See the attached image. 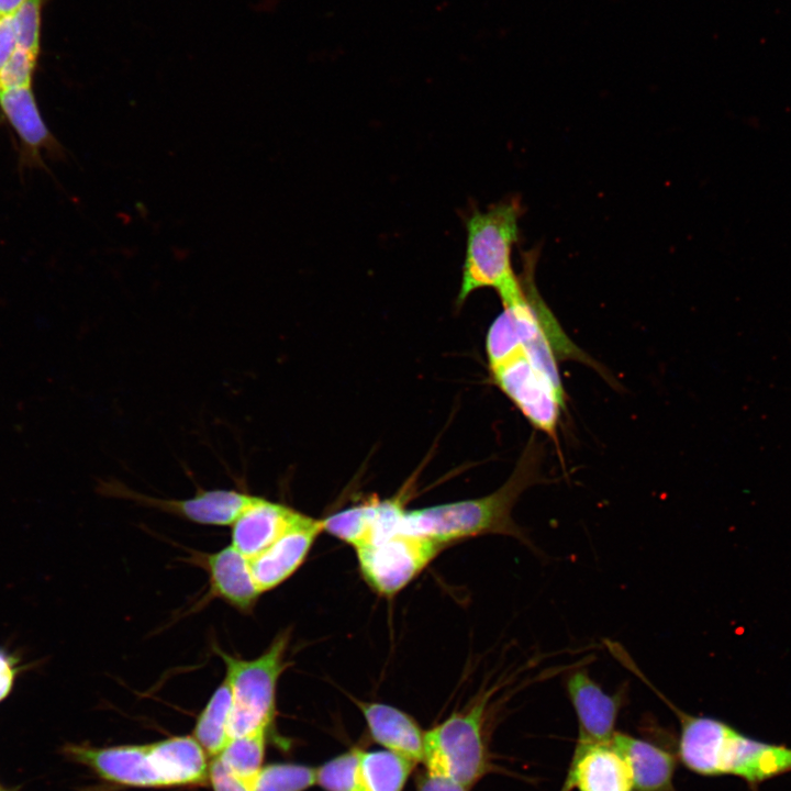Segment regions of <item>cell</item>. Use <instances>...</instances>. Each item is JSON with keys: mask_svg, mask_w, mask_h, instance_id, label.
I'll return each instance as SVG.
<instances>
[{"mask_svg": "<svg viewBox=\"0 0 791 791\" xmlns=\"http://www.w3.org/2000/svg\"><path fill=\"white\" fill-rule=\"evenodd\" d=\"M360 754L352 748L316 768V783L325 791H358Z\"/></svg>", "mask_w": 791, "mask_h": 791, "instance_id": "22", "label": "cell"}, {"mask_svg": "<svg viewBox=\"0 0 791 791\" xmlns=\"http://www.w3.org/2000/svg\"><path fill=\"white\" fill-rule=\"evenodd\" d=\"M22 669L19 659L0 646V703L12 692L15 679Z\"/></svg>", "mask_w": 791, "mask_h": 791, "instance_id": "26", "label": "cell"}, {"mask_svg": "<svg viewBox=\"0 0 791 791\" xmlns=\"http://www.w3.org/2000/svg\"><path fill=\"white\" fill-rule=\"evenodd\" d=\"M104 490L197 524L214 526H231L257 497L234 489H212L181 500L160 499L140 494L120 483H105Z\"/></svg>", "mask_w": 791, "mask_h": 791, "instance_id": "9", "label": "cell"}, {"mask_svg": "<svg viewBox=\"0 0 791 791\" xmlns=\"http://www.w3.org/2000/svg\"><path fill=\"white\" fill-rule=\"evenodd\" d=\"M205 570L209 592L241 613L253 612L259 597L249 559L232 545L215 553H194L188 559Z\"/></svg>", "mask_w": 791, "mask_h": 791, "instance_id": "13", "label": "cell"}, {"mask_svg": "<svg viewBox=\"0 0 791 791\" xmlns=\"http://www.w3.org/2000/svg\"><path fill=\"white\" fill-rule=\"evenodd\" d=\"M289 630L275 636L263 654L253 659L215 653L225 665V680L232 693L230 738L257 729H268L276 715L278 680L289 666L286 661Z\"/></svg>", "mask_w": 791, "mask_h": 791, "instance_id": "6", "label": "cell"}, {"mask_svg": "<svg viewBox=\"0 0 791 791\" xmlns=\"http://www.w3.org/2000/svg\"><path fill=\"white\" fill-rule=\"evenodd\" d=\"M517 199L502 201L486 211L475 209L466 218V253L457 302L461 304L476 290L493 289L503 307L524 296L520 275L512 266V249L519 241Z\"/></svg>", "mask_w": 791, "mask_h": 791, "instance_id": "5", "label": "cell"}, {"mask_svg": "<svg viewBox=\"0 0 791 791\" xmlns=\"http://www.w3.org/2000/svg\"><path fill=\"white\" fill-rule=\"evenodd\" d=\"M536 255L524 254V296L503 307L486 339L491 378L530 424L557 443L566 394L558 360L590 359L564 332L535 283Z\"/></svg>", "mask_w": 791, "mask_h": 791, "instance_id": "1", "label": "cell"}, {"mask_svg": "<svg viewBox=\"0 0 791 791\" xmlns=\"http://www.w3.org/2000/svg\"><path fill=\"white\" fill-rule=\"evenodd\" d=\"M25 0H0V18L14 15Z\"/></svg>", "mask_w": 791, "mask_h": 791, "instance_id": "29", "label": "cell"}, {"mask_svg": "<svg viewBox=\"0 0 791 791\" xmlns=\"http://www.w3.org/2000/svg\"><path fill=\"white\" fill-rule=\"evenodd\" d=\"M42 0H25L14 13L13 22L18 47L37 54Z\"/></svg>", "mask_w": 791, "mask_h": 791, "instance_id": "23", "label": "cell"}, {"mask_svg": "<svg viewBox=\"0 0 791 791\" xmlns=\"http://www.w3.org/2000/svg\"><path fill=\"white\" fill-rule=\"evenodd\" d=\"M316 783V768L297 764H271L257 775L253 791H304Z\"/></svg>", "mask_w": 791, "mask_h": 791, "instance_id": "21", "label": "cell"}, {"mask_svg": "<svg viewBox=\"0 0 791 791\" xmlns=\"http://www.w3.org/2000/svg\"><path fill=\"white\" fill-rule=\"evenodd\" d=\"M356 703L376 743L414 764L423 761L424 733L411 715L385 703Z\"/></svg>", "mask_w": 791, "mask_h": 791, "instance_id": "15", "label": "cell"}, {"mask_svg": "<svg viewBox=\"0 0 791 791\" xmlns=\"http://www.w3.org/2000/svg\"><path fill=\"white\" fill-rule=\"evenodd\" d=\"M232 693L224 679L197 717L192 737L207 755L216 757L230 739Z\"/></svg>", "mask_w": 791, "mask_h": 791, "instance_id": "17", "label": "cell"}, {"mask_svg": "<svg viewBox=\"0 0 791 791\" xmlns=\"http://www.w3.org/2000/svg\"><path fill=\"white\" fill-rule=\"evenodd\" d=\"M210 783L213 791H253V788L231 773L216 758L209 766Z\"/></svg>", "mask_w": 791, "mask_h": 791, "instance_id": "25", "label": "cell"}, {"mask_svg": "<svg viewBox=\"0 0 791 791\" xmlns=\"http://www.w3.org/2000/svg\"><path fill=\"white\" fill-rule=\"evenodd\" d=\"M634 791L630 762L614 743L578 742L560 791Z\"/></svg>", "mask_w": 791, "mask_h": 791, "instance_id": "10", "label": "cell"}, {"mask_svg": "<svg viewBox=\"0 0 791 791\" xmlns=\"http://www.w3.org/2000/svg\"><path fill=\"white\" fill-rule=\"evenodd\" d=\"M645 681L670 708L679 721L676 756L689 771L703 777L733 776L750 791L771 779L791 772V747L759 740L724 720L684 712Z\"/></svg>", "mask_w": 791, "mask_h": 791, "instance_id": "2", "label": "cell"}, {"mask_svg": "<svg viewBox=\"0 0 791 791\" xmlns=\"http://www.w3.org/2000/svg\"><path fill=\"white\" fill-rule=\"evenodd\" d=\"M322 532V520L303 514L268 548L249 559L253 578L261 594L283 583L300 568Z\"/></svg>", "mask_w": 791, "mask_h": 791, "instance_id": "12", "label": "cell"}, {"mask_svg": "<svg viewBox=\"0 0 791 791\" xmlns=\"http://www.w3.org/2000/svg\"><path fill=\"white\" fill-rule=\"evenodd\" d=\"M417 791H468L449 778L426 770L419 782Z\"/></svg>", "mask_w": 791, "mask_h": 791, "instance_id": "28", "label": "cell"}, {"mask_svg": "<svg viewBox=\"0 0 791 791\" xmlns=\"http://www.w3.org/2000/svg\"><path fill=\"white\" fill-rule=\"evenodd\" d=\"M0 107L20 137L31 147L44 145L49 133L30 87L0 90Z\"/></svg>", "mask_w": 791, "mask_h": 791, "instance_id": "19", "label": "cell"}, {"mask_svg": "<svg viewBox=\"0 0 791 791\" xmlns=\"http://www.w3.org/2000/svg\"><path fill=\"white\" fill-rule=\"evenodd\" d=\"M0 791H14V790H10V789L4 788L3 786L0 784Z\"/></svg>", "mask_w": 791, "mask_h": 791, "instance_id": "30", "label": "cell"}, {"mask_svg": "<svg viewBox=\"0 0 791 791\" xmlns=\"http://www.w3.org/2000/svg\"><path fill=\"white\" fill-rule=\"evenodd\" d=\"M491 691L466 711L455 712L424 733L426 770L443 775L469 790L492 769L483 725Z\"/></svg>", "mask_w": 791, "mask_h": 791, "instance_id": "7", "label": "cell"}, {"mask_svg": "<svg viewBox=\"0 0 791 791\" xmlns=\"http://www.w3.org/2000/svg\"><path fill=\"white\" fill-rule=\"evenodd\" d=\"M442 547L424 536L398 532L355 550L367 583L379 594L391 597L410 583Z\"/></svg>", "mask_w": 791, "mask_h": 791, "instance_id": "8", "label": "cell"}, {"mask_svg": "<svg viewBox=\"0 0 791 791\" xmlns=\"http://www.w3.org/2000/svg\"><path fill=\"white\" fill-rule=\"evenodd\" d=\"M567 695L578 721V742H604L615 734V725L626 697L624 688L605 692L584 668L572 670L565 679Z\"/></svg>", "mask_w": 791, "mask_h": 791, "instance_id": "11", "label": "cell"}, {"mask_svg": "<svg viewBox=\"0 0 791 791\" xmlns=\"http://www.w3.org/2000/svg\"><path fill=\"white\" fill-rule=\"evenodd\" d=\"M18 47L13 15L0 18V71Z\"/></svg>", "mask_w": 791, "mask_h": 791, "instance_id": "27", "label": "cell"}, {"mask_svg": "<svg viewBox=\"0 0 791 791\" xmlns=\"http://www.w3.org/2000/svg\"><path fill=\"white\" fill-rule=\"evenodd\" d=\"M413 766L390 750H361L358 791H402Z\"/></svg>", "mask_w": 791, "mask_h": 791, "instance_id": "18", "label": "cell"}, {"mask_svg": "<svg viewBox=\"0 0 791 791\" xmlns=\"http://www.w3.org/2000/svg\"><path fill=\"white\" fill-rule=\"evenodd\" d=\"M302 515L282 503L256 497L231 525V545L252 559L268 548Z\"/></svg>", "mask_w": 791, "mask_h": 791, "instance_id": "14", "label": "cell"}, {"mask_svg": "<svg viewBox=\"0 0 791 791\" xmlns=\"http://www.w3.org/2000/svg\"><path fill=\"white\" fill-rule=\"evenodd\" d=\"M613 740L630 762L634 791H677L673 780L678 764L676 754L651 740L617 731Z\"/></svg>", "mask_w": 791, "mask_h": 791, "instance_id": "16", "label": "cell"}, {"mask_svg": "<svg viewBox=\"0 0 791 791\" xmlns=\"http://www.w3.org/2000/svg\"><path fill=\"white\" fill-rule=\"evenodd\" d=\"M543 447L534 434L522 452L509 479L494 492L481 498L403 510L399 532L430 538L445 546L455 541L486 534L512 536L537 553V547L513 517V508L530 487L544 482Z\"/></svg>", "mask_w": 791, "mask_h": 791, "instance_id": "3", "label": "cell"}, {"mask_svg": "<svg viewBox=\"0 0 791 791\" xmlns=\"http://www.w3.org/2000/svg\"><path fill=\"white\" fill-rule=\"evenodd\" d=\"M267 729H257L229 739L215 757L231 773L252 788L263 766Z\"/></svg>", "mask_w": 791, "mask_h": 791, "instance_id": "20", "label": "cell"}, {"mask_svg": "<svg viewBox=\"0 0 791 791\" xmlns=\"http://www.w3.org/2000/svg\"><path fill=\"white\" fill-rule=\"evenodd\" d=\"M63 753L101 779L127 787L165 788L203 783L207 753L192 736H174L147 745L93 747L68 744Z\"/></svg>", "mask_w": 791, "mask_h": 791, "instance_id": "4", "label": "cell"}, {"mask_svg": "<svg viewBox=\"0 0 791 791\" xmlns=\"http://www.w3.org/2000/svg\"><path fill=\"white\" fill-rule=\"evenodd\" d=\"M37 54L16 47L0 71V90L30 87Z\"/></svg>", "mask_w": 791, "mask_h": 791, "instance_id": "24", "label": "cell"}]
</instances>
